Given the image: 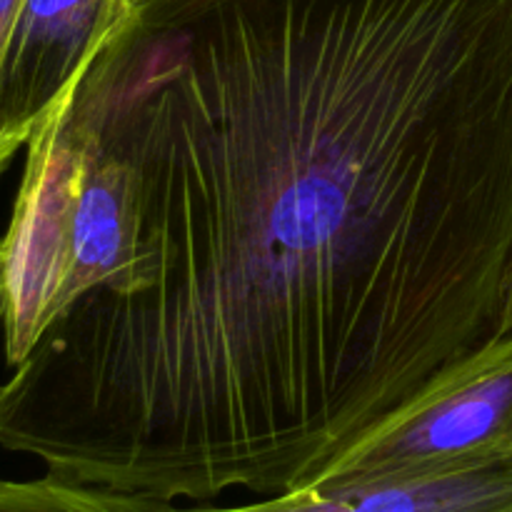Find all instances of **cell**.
<instances>
[{"mask_svg":"<svg viewBox=\"0 0 512 512\" xmlns=\"http://www.w3.org/2000/svg\"><path fill=\"white\" fill-rule=\"evenodd\" d=\"M55 103L128 250L0 380L45 475L295 493L508 335L512 0H128Z\"/></svg>","mask_w":512,"mask_h":512,"instance_id":"1","label":"cell"},{"mask_svg":"<svg viewBox=\"0 0 512 512\" xmlns=\"http://www.w3.org/2000/svg\"><path fill=\"white\" fill-rule=\"evenodd\" d=\"M503 458H512V333L430 380L303 490L420 478Z\"/></svg>","mask_w":512,"mask_h":512,"instance_id":"2","label":"cell"},{"mask_svg":"<svg viewBox=\"0 0 512 512\" xmlns=\"http://www.w3.org/2000/svg\"><path fill=\"white\" fill-rule=\"evenodd\" d=\"M5 248L3 343L8 368L25 358L55 315L70 270L83 150L58 105L35 125Z\"/></svg>","mask_w":512,"mask_h":512,"instance_id":"3","label":"cell"},{"mask_svg":"<svg viewBox=\"0 0 512 512\" xmlns=\"http://www.w3.org/2000/svg\"><path fill=\"white\" fill-rule=\"evenodd\" d=\"M110 0H23L0 65V165L25 148L103 33Z\"/></svg>","mask_w":512,"mask_h":512,"instance_id":"4","label":"cell"},{"mask_svg":"<svg viewBox=\"0 0 512 512\" xmlns=\"http://www.w3.org/2000/svg\"><path fill=\"white\" fill-rule=\"evenodd\" d=\"M175 512H512V458L325 493L295 490L235 508L175 505Z\"/></svg>","mask_w":512,"mask_h":512,"instance_id":"5","label":"cell"},{"mask_svg":"<svg viewBox=\"0 0 512 512\" xmlns=\"http://www.w3.org/2000/svg\"><path fill=\"white\" fill-rule=\"evenodd\" d=\"M0 512H175V503L43 475L35 480L0 478Z\"/></svg>","mask_w":512,"mask_h":512,"instance_id":"6","label":"cell"},{"mask_svg":"<svg viewBox=\"0 0 512 512\" xmlns=\"http://www.w3.org/2000/svg\"><path fill=\"white\" fill-rule=\"evenodd\" d=\"M20 3H23V0H0V65H3V55H5V48H8L10 30H13L15 15H18ZM3 173H5V168L0 165V175Z\"/></svg>","mask_w":512,"mask_h":512,"instance_id":"7","label":"cell"},{"mask_svg":"<svg viewBox=\"0 0 512 512\" xmlns=\"http://www.w3.org/2000/svg\"><path fill=\"white\" fill-rule=\"evenodd\" d=\"M3 313H5V248L0 238V330H3Z\"/></svg>","mask_w":512,"mask_h":512,"instance_id":"8","label":"cell"},{"mask_svg":"<svg viewBox=\"0 0 512 512\" xmlns=\"http://www.w3.org/2000/svg\"><path fill=\"white\" fill-rule=\"evenodd\" d=\"M125 3H128V0H110V13H108V18H113L115 10H118L120 5H125ZM105 23H108V20H105Z\"/></svg>","mask_w":512,"mask_h":512,"instance_id":"9","label":"cell"},{"mask_svg":"<svg viewBox=\"0 0 512 512\" xmlns=\"http://www.w3.org/2000/svg\"><path fill=\"white\" fill-rule=\"evenodd\" d=\"M508 333H512V295H510V308H508Z\"/></svg>","mask_w":512,"mask_h":512,"instance_id":"10","label":"cell"}]
</instances>
